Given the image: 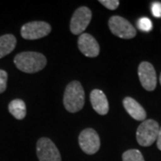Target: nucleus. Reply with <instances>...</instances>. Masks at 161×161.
Here are the masks:
<instances>
[{"label": "nucleus", "mask_w": 161, "mask_h": 161, "mask_svg": "<svg viewBox=\"0 0 161 161\" xmlns=\"http://www.w3.org/2000/svg\"><path fill=\"white\" fill-rule=\"evenodd\" d=\"M14 64L23 73L34 74L40 72L47 65V58L38 52H22L15 56Z\"/></svg>", "instance_id": "nucleus-1"}, {"label": "nucleus", "mask_w": 161, "mask_h": 161, "mask_svg": "<svg viewBox=\"0 0 161 161\" xmlns=\"http://www.w3.org/2000/svg\"><path fill=\"white\" fill-rule=\"evenodd\" d=\"M85 94L78 80H73L65 88L64 93V106L70 113H76L84 106Z\"/></svg>", "instance_id": "nucleus-2"}, {"label": "nucleus", "mask_w": 161, "mask_h": 161, "mask_svg": "<svg viewBox=\"0 0 161 161\" xmlns=\"http://www.w3.org/2000/svg\"><path fill=\"white\" fill-rule=\"evenodd\" d=\"M159 132L158 122L152 119L143 121L139 125L136 132V139L138 143L142 147H149L155 142Z\"/></svg>", "instance_id": "nucleus-3"}, {"label": "nucleus", "mask_w": 161, "mask_h": 161, "mask_svg": "<svg viewBox=\"0 0 161 161\" xmlns=\"http://www.w3.org/2000/svg\"><path fill=\"white\" fill-rule=\"evenodd\" d=\"M108 27L111 32L118 38L130 40L136 36V30L125 18L114 15L108 20Z\"/></svg>", "instance_id": "nucleus-4"}, {"label": "nucleus", "mask_w": 161, "mask_h": 161, "mask_svg": "<svg viewBox=\"0 0 161 161\" xmlns=\"http://www.w3.org/2000/svg\"><path fill=\"white\" fill-rule=\"evenodd\" d=\"M51 26L46 22L35 21L25 23L21 29V35L25 40H39L50 33Z\"/></svg>", "instance_id": "nucleus-5"}, {"label": "nucleus", "mask_w": 161, "mask_h": 161, "mask_svg": "<svg viewBox=\"0 0 161 161\" xmlns=\"http://www.w3.org/2000/svg\"><path fill=\"white\" fill-rule=\"evenodd\" d=\"M36 150L39 161H62L59 150L50 139L40 138L37 142Z\"/></svg>", "instance_id": "nucleus-6"}, {"label": "nucleus", "mask_w": 161, "mask_h": 161, "mask_svg": "<svg viewBox=\"0 0 161 161\" xmlns=\"http://www.w3.org/2000/svg\"><path fill=\"white\" fill-rule=\"evenodd\" d=\"M92 16V14L90 8L87 6L79 7L74 13L70 22L71 32L75 35L82 34V32L87 29L88 25L91 23Z\"/></svg>", "instance_id": "nucleus-7"}, {"label": "nucleus", "mask_w": 161, "mask_h": 161, "mask_svg": "<svg viewBox=\"0 0 161 161\" xmlns=\"http://www.w3.org/2000/svg\"><path fill=\"white\" fill-rule=\"evenodd\" d=\"M78 141L81 150L88 155H93L97 153L100 148L99 136L97 132L92 128L84 129L80 132Z\"/></svg>", "instance_id": "nucleus-8"}, {"label": "nucleus", "mask_w": 161, "mask_h": 161, "mask_svg": "<svg viewBox=\"0 0 161 161\" xmlns=\"http://www.w3.org/2000/svg\"><path fill=\"white\" fill-rule=\"evenodd\" d=\"M138 75L142 86L148 92H152L157 86V75L153 65L149 62L140 64Z\"/></svg>", "instance_id": "nucleus-9"}, {"label": "nucleus", "mask_w": 161, "mask_h": 161, "mask_svg": "<svg viewBox=\"0 0 161 161\" xmlns=\"http://www.w3.org/2000/svg\"><path fill=\"white\" fill-rule=\"evenodd\" d=\"M80 51L88 58H96L99 54V45L95 38L89 33H82L78 39Z\"/></svg>", "instance_id": "nucleus-10"}, {"label": "nucleus", "mask_w": 161, "mask_h": 161, "mask_svg": "<svg viewBox=\"0 0 161 161\" xmlns=\"http://www.w3.org/2000/svg\"><path fill=\"white\" fill-rule=\"evenodd\" d=\"M91 102L92 108L98 115H105L108 113L109 104L105 93L100 90H93L91 92Z\"/></svg>", "instance_id": "nucleus-11"}, {"label": "nucleus", "mask_w": 161, "mask_h": 161, "mask_svg": "<svg viewBox=\"0 0 161 161\" xmlns=\"http://www.w3.org/2000/svg\"><path fill=\"white\" fill-rule=\"evenodd\" d=\"M124 108H125L127 113L132 116L133 119L137 121H144L147 114L144 108L140 104L131 97H126L123 100Z\"/></svg>", "instance_id": "nucleus-12"}, {"label": "nucleus", "mask_w": 161, "mask_h": 161, "mask_svg": "<svg viewBox=\"0 0 161 161\" xmlns=\"http://www.w3.org/2000/svg\"><path fill=\"white\" fill-rule=\"evenodd\" d=\"M16 46V38L12 34H6L0 37V58L10 54Z\"/></svg>", "instance_id": "nucleus-13"}, {"label": "nucleus", "mask_w": 161, "mask_h": 161, "mask_svg": "<svg viewBox=\"0 0 161 161\" xmlns=\"http://www.w3.org/2000/svg\"><path fill=\"white\" fill-rule=\"evenodd\" d=\"M8 110L10 114L17 120H22L26 116V105L24 101L20 98L12 100L8 106Z\"/></svg>", "instance_id": "nucleus-14"}, {"label": "nucleus", "mask_w": 161, "mask_h": 161, "mask_svg": "<svg viewBox=\"0 0 161 161\" xmlns=\"http://www.w3.org/2000/svg\"><path fill=\"white\" fill-rule=\"evenodd\" d=\"M123 161H145L142 152L138 150H128L122 156Z\"/></svg>", "instance_id": "nucleus-15"}, {"label": "nucleus", "mask_w": 161, "mask_h": 161, "mask_svg": "<svg viewBox=\"0 0 161 161\" xmlns=\"http://www.w3.org/2000/svg\"><path fill=\"white\" fill-rule=\"evenodd\" d=\"M138 28L142 31L148 32L152 29V23L149 18L142 17L138 21Z\"/></svg>", "instance_id": "nucleus-16"}, {"label": "nucleus", "mask_w": 161, "mask_h": 161, "mask_svg": "<svg viewBox=\"0 0 161 161\" xmlns=\"http://www.w3.org/2000/svg\"><path fill=\"white\" fill-rule=\"evenodd\" d=\"M98 2L109 10H115L120 4L118 0H99Z\"/></svg>", "instance_id": "nucleus-17"}, {"label": "nucleus", "mask_w": 161, "mask_h": 161, "mask_svg": "<svg viewBox=\"0 0 161 161\" xmlns=\"http://www.w3.org/2000/svg\"><path fill=\"white\" fill-rule=\"evenodd\" d=\"M7 82V73L4 70L0 69V93L5 92L6 90Z\"/></svg>", "instance_id": "nucleus-18"}, {"label": "nucleus", "mask_w": 161, "mask_h": 161, "mask_svg": "<svg viewBox=\"0 0 161 161\" xmlns=\"http://www.w3.org/2000/svg\"><path fill=\"white\" fill-rule=\"evenodd\" d=\"M151 13L156 18H161V3H153L151 6Z\"/></svg>", "instance_id": "nucleus-19"}, {"label": "nucleus", "mask_w": 161, "mask_h": 161, "mask_svg": "<svg viewBox=\"0 0 161 161\" xmlns=\"http://www.w3.org/2000/svg\"><path fill=\"white\" fill-rule=\"evenodd\" d=\"M157 146H158V150H161V127H159V132H158V138H157Z\"/></svg>", "instance_id": "nucleus-20"}, {"label": "nucleus", "mask_w": 161, "mask_h": 161, "mask_svg": "<svg viewBox=\"0 0 161 161\" xmlns=\"http://www.w3.org/2000/svg\"><path fill=\"white\" fill-rule=\"evenodd\" d=\"M159 82H160V84H161V74H160V77H159Z\"/></svg>", "instance_id": "nucleus-21"}]
</instances>
